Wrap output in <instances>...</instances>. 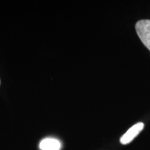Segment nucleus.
<instances>
[{"label": "nucleus", "instance_id": "1", "mask_svg": "<svg viewBox=\"0 0 150 150\" xmlns=\"http://www.w3.org/2000/svg\"><path fill=\"white\" fill-rule=\"evenodd\" d=\"M136 31L144 45L150 51V20H141L136 24Z\"/></svg>", "mask_w": 150, "mask_h": 150}, {"label": "nucleus", "instance_id": "2", "mask_svg": "<svg viewBox=\"0 0 150 150\" xmlns=\"http://www.w3.org/2000/svg\"><path fill=\"white\" fill-rule=\"evenodd\" d=\"M144 128V124L138 122L131 127L128 131L121 137L120 142L122 145H127L130 143Z\"/></svg>", "mask_w": 150, "mask_h": 150}, {"label": "nucleus", "instance_id": "3", "mask_svg": "<svg viewBox=\"0 0 150 150\" xmlns=\"http://www.w3.org/2000/svg\"><path fill=\"white\" fill-rule=\"evenodd\" d=\"M61 147V142L55 138H45L40 143L41 150H60Z\"/></svg>", "mask_w": 150, "mask_h": 150}]
</instances>
